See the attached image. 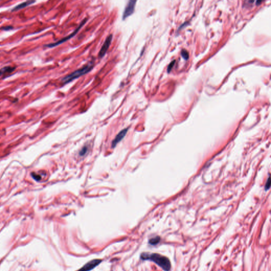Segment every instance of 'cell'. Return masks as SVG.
Listing matches in <instances>:
<instances>
[{"label":"cell","mask_w":271,"mask_h":271,"mask_svg":"<svg viewBox=\"0 0 271 271\" xmlns=\"http://www.w3.org/2000/svg\"><path fill=\"white\" fill-rule=\"evenodd\" d=\"M86 151H87V148L86 147L83 148L82 149V150H81V151H80V155H81V156H82V155H84V154H85L86 153Z\"/></svg>","instance_id":"15"},{"label":"cell","mask_w":271,"mask_h":271,"mask_svg":"<svg viewBox=\"0 0 271 271\" xmlns=\"http://www.w3.org/2000/svg\"><path fill=\"white\" fill-rule=\"evenodd\" d=\"M102 260L101 259H93L91 261L86 263L85 265L83 266L79 271H90L95 268L97 265H99Z\"/></svg>","instance_id":"6"},{"label":"cell","mask_w":271,"mask_h":271,"mask_svg":"<svg viewBox=\"0 0 271 271\" xmlns=\"http://www.w3.org/2000/svg\"><path fill=\"white\" fill-rule=\"evenodd\" d=\"M175 62V60H174V61L171 62V64H170V65H168V68H167V72H168V73H170V71H171V69H172V68L173 67V66H174Z\"/></svg>","instance_id":"13"},{"label":"cell","mask_w":271,"mask_h":271,"mask_svg":"<svg viewBox=\"0 0 271 271\" xmlns=\"http://www.w3.org/2000/svg\"><path fill=\"white\" fill-rule=\"evenodd\" d=\"M137 2L136 1H129L127 3L126 6L124 10L123 15H122V19L125 20L126 18L133 15L135 11V9L136 3Z\"/></svg>","instance_id":"4"},{"label":"cell","mask_w":271,"mask_h":271,"mask_svg":"<svg viewBox=\"0 0 271 271\" xmlns=\"http://www.w3.org/2000/svg\"><path fill=\"white\" fill-rule=\"evenodd\" d=\"M112 39V35H110L106 37V40L104 42L102 47L101 48L99 54L100 57H103L105 55V54L107 52V50L109 48L110 45L111 44V42Z\"/></svg>","instance_id":"5"},{"label":"cell","mask_w":271,"mask_h":271,"mask_svg":"<svg viewBox=\"0 0 271 271\" xmlns=\"http://www.w3.org/2000/svg\"><path fill=\"white\" fill-rule=\"evenodd\" d=\"M87 20H88V19H87V18H85L84 20H83L82 21V22L81 23L80 25L79 26V27H77L76 29L74 30L73 33H72L69 35H68V36L66 37L65 38H63L61 40H60L59 41H57V42H54V43H51V44H46V45H44V46L48 48L54 47H56L57 46H58L59 44H62L63 43L65 42V41H67L69 39H70L72 38V37H73L74 35H76L77 33V32L80 30V29L85 24Z\"/></svg>","instance_id":"3"},{"label":"cell","mask_w":271,"mask_h":271,"mask_svg":"<svg viewBox=\"0 0 271 271\" xmlns=\"http://www.w3.org/2000/svg\"><path fill=\"white\" fill-rule=\"evenodd\" d=\"M93 67V64L90 63L88 65H86L85 66L79 69L72 73L71 74H69L64 77V78L62 79V82L64 84L71 82L73 80L76 79L81 76L88 73L89 72L91 71Z\"/></svg>","instance_id":"2"},{"label":"cell","mask_w":271,"mask_h":271,"mask_svg":"<svg viewBox=\"0 0 271 271\" xmlns=\"http://www.w3.org/2000/svg\"><path fill=\"white\" fill-rule=\"evenodd\" d=\"M12 29H13V27L10 26L1 28V30H4V31H8V30H10Z\"/></svg>","instance_id":"14"},{"label":"cell","mask_w":271,"mask_h":271,"mask_svg":"<svg viewBox=\"0 0 271 271\" xmlns=\"http://www.w3.org/2000/svg\"><path fill=\"white\" fill-rule=\"evenodd\" d=\"M127 131H128V128H126V129L122 130V131H121L120 133H118L117 136L115 137V139L112 142V147H115V146L118 144V143L120 142L122 139L124 138V137L126 135Z\"/></svg>","instance_id":"7"},{"label":"cell","mask_w":271,"mask_h":271,"mask_svg":"<svg viewBox=\"0 0 271 271\" xmlns=\"http://www.w3.org/2000/svg\"><path fill=\"white\" fill-rule=\"evenodd\" d=\"M35 1H28L24 2L23 3H20V4L15 6L13 9H12L11 11H18L19 10L23 9L24 8H26L27 6H29L30 5L32 4L33 3H35Z\"/></svg>","instance_id":"8"},{"label":"cell","mask_w":271,"mask_h":271,"mask_svg":"<svg viewBox=\"0 0 271 271\" xmlns=\"http://www.w3.org/2000/svg\"><path fill=\"white\" fill-rule=\"evenodd\" d=\"M31 175H32L33 178L36 181H39L41 179V177L40 176L38 175L35 174V173H31Z\"/></svg>","instance_id":"12"},{"label":"cell","mask_w":271,"mask_h":271,"mask_svg":"<svg viewBox=\"0 0 271 271\" xmlns=\"http://www.w3.org/2000/svg\"><path fill=\"white\" fill-rule=\"evenodd\" d=\"M141 258L143 260H150L155 263L165 271H169L171 269V263L170 260L166 257L158 254H142Z\"/></svg>","instance_id":"1"},{"label":"cell","mask_w":271,"mask_h":271,"mask_svg":"<svg viewBox=\"0 0 271 271\" xmlns=\"http://www.w3.org/2000/svg\"><path fill=\"white\" fill-rule=\"evenodd\" d=\"M181 55H182V56L183 58L186 59V60H187V59H188V58H189V53H188V52L186 50H182V52H181Z\"/></svg>","instance_id":"11"},{"label":"cell","mask_w":271,"mask_h":271,"mask_svg":"<svg viewBox=\"0 0 271 271\" xmlns=\"http://www.w3.org/2000/svg\"><path fill=\"white\" fill-rule=\"evenodd\" d=\"M15 68L11 67V66H6L0 70V76L3 75V74H6L7 73H11L15 71Z\"/></svg>","instance_id":"9"},{"label":"cell","mask_w":271,"mask_h":271,"mask_svg":"<svg viewBox=\"0 0 271 271\" xmlns=\"http://www.w3.org/2000/svg\"><path fill=\"white\" fill-rule=\"evenodd\" d=\"M160 239H161V238H160L159 237H156L155 238L150 239L149 241V243L152 245H155L159 243Z\"/></svg>","instance_id":"10"}]
</instances>
